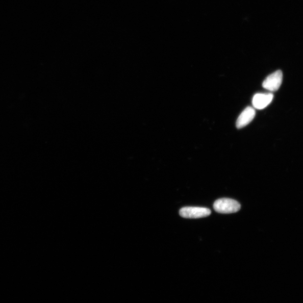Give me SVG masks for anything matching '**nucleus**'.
<instances>
[{
    "label": "nucleus",
    "instance_id": "obj_1",
    "mask_svg": "<svg viewBox=\"0 0 303 303\" xmlns=\"http://www.w3.org/2000/svg\"><path fill=\"white\" fill-rule=\"evenodd\" d=\"M241 206L237 200L230 198L219 199L213 204V209L218 213L229 214L238 212Z\"/></svg>",
    "mask_w": 303,
    "mask_h": 303
},
{
    "label": "nucleus",
    "instance_id": "obj_2",
    "mask_svg": "<svg viewBox=\"0 0 303 303\" xmlns=\"http://www.w3.org/2000/svg\"><path fill=\"white\" fill-rule=\"evenodd\" d=\"M210 209L204 207H185L179 211V214L185 218H200L209 216L211 215Z\"/></svg>",
    "mask_w": 303,
    "mask_h": 303
},
{
    "label": "nucleus",
    "instance_id": "obj_3",
    "mask_svg": "<svg viewBox=\"0 0 303 303\" xmlns=\"http://www.w3.org/2000/svg\"><path fill=\"white\" fill-rule=\"evenodd\" d=\"M283 72L277 70L269 75L263 82L262 86L268 91H276L282 85L283 82Z\"/></svg>",
    "mask_w": 303,
    "mask_h": 303
},
{
    "label": "nucleus",
    "instance_id": "obj_4",
    "mask_svg": "<svg viewBox=\"0 0 303 303\" xmlns=\"http://www.w3.org/2000/svg\"><path fill=\"white\" fill-rule=\"evenodd\" d=\"M273 95L272 93H257L252 98V103L256 109H265L273 100Z\"/></svg>",
    "mask_w": 303,
    "mask_h": 303
},
{
    "label": "nucleus",
    "instance_id": "obj_5",
    "mask_svg": "<svg viewBox=\"0 0 303 303\" xmlns=\"http://www.w3.org/2000/svg\"><path fill=\"white\" fill-rule=\"evenodd\" d=\"M255 115L256 111L254 108L251 107L246 108L238 117L236 123L237 128L241 129L248 125L254 120Z\"/></svg>",
    "mask_w": 303,
    "mask_h": 303
}]
</instances>
